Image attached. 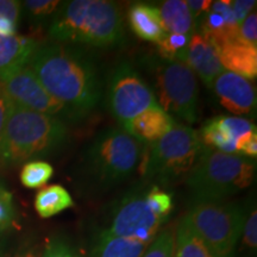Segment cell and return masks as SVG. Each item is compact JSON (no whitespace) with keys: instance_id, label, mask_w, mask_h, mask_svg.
<instances>
[{"instance_id":"obj_1","label":"cell","mask_w":257,"mask_h":257,"mask_svg":"<svg viewBox=\"0 0 257 257\" xmlns=\"http://www.w3.org/2000/svg\"><path fill=\"white\" fill-rule=\"evenodd\" d=\"M28 66L46 91L81 118L95 107L101 96L100 81L91 57L68 44L38 47Z\"/></svg>"},{"instance_id":"obj_2","label":"cell","mask_w":257,"mask_h":257,"mask_svg":"<svg viewBox=\"0 0 257 257\" xmlns=\"http://www.w3.org/2000/svg\"><path fill=\"white\" fill-rule=\"evenodd\" d=\"M49 28L61 43L107 48L124 40L123 19L118 6L106 0H73L61 5Z\"/></svg>"},{"instance_id":"obj_3","label":"cell","mask_w":257,"mask_h":257,"mask_svg":"<svg viewBox=\"0 0 257 257\" xmlns=\"http://www.w3.org/2000/svg\"><path fill=\"white\" fill-rule=\"evenodd\" d=\"M67 135L66 124L59 118L12 104L0 138V167L49 155L63 146Z\"/></svg>"},{"instance_id":"obj_4","label":"cell","mask_w":257,"mask_h":257,"mask_svg":"<svg viewBox=\"0 0 257 257\" xmlns=\"http://www.w3.org/2000/svg\"><path fill=\"white\" fill-rule=\"evenodd\" d=\"M255 172L252 160L204 147L187 175V185L195 201H223L249 187Z\"/></svg>"},{"instance_id":"obj_5","label":"cell","mask_w":257,"mask_h":257,"mask_svg":"<svg viewBox=\"0 0 257 257\" xmlns=\"http://www.w3.org/2000/svg\"><path fill=\"white\" fill-rule=\"evenodd\" d=\"M204 149L199 133L175 124L165 136L143 148L140 172L148 181L170 185L187 176Z\"/></svg>"},{"instance_id":"obj_6","label":"cell","mask_w":257,"mask_h":257,"mask_svg":"<svg viewBox=\"0 0 257 257\" xmlns=\"http://www.w3.org/2000/svg\"><path fill=\"white\" fill-rule=\"evenodd\" d=\"M144 146L123 128L102 131L86 150L83 167L91 184L108 188L128 179L141 161Z\"/></svg>"},{"instance_id":"obj_7","label":"cell","mask_w":257,"mask_h":257,"mask_svg":"<svg viewBox=\"0 0 257 257\" xmlns=\"http://www.w3.org/2000/svg\"><path fill=\"white\" fill-rule=\"evenodd\" d=\"M245 216V210L233 202L195 201L185 217L218 257H233Z\"/></svg>"},{"instance_id":"obj_8","label":"cell","mask_w":257,"mask_h":257,"mask_svg":"<svg viewBox=\"0 0 257 257\" xmlns=\"http://www.w3.org/2000/svg\"><path fill=\"white\" fill-rule=\"evenodd\" d=\"M160 107L189 124L198 120L199 88L197 76L185 62L165 60L155 72Z\"/></svg>"},{"instance_id":"obj_9","label":"cell","mask_w":257,"mask_h":257,"mask_svg":"<svg viewBox=\"0 0 257 257\" xmlns=\"http://www.w3.org/2000/svg\"><path fill=\"white\" fill-rule=\"evenodd\" d=\"M154 105L156 96L146 81L130 64H118L107 86V106L115 119L123 125Z\"/></svg>"},{"instance_id":"obj_10","label":"cell","mask_w":257,"mask_h":257,"mask_svg":"<svg viewBox=\"0 0 257 257\" xmlns=\"http://www.w3.org/2000/svg\"><path fill=\"white\" fill-rule=\"evenodd\" d=\"M0 86L16 106L37 113L56 117L59 119H76L72 111L46 91L28 64L2 74Z\"/></svg>"},{"instance_id":"obj_11","label":"cell","mask_w":257,"mask_h":257,"mask_svg":"<svg viewBox=\"0 0 257 257\" xmlns=\"http://www.w3.org/2000/svg\"><path fill=\"white\" fill-rule=\"evenodd\" d=\"M146 192L137 189L121 198L112 211L106 232L124 238L150 243L160 232L165 219L156 216L146 200Z\"/></svg>"},{"instance_id":"obj_12","label":"cell","mask_w":257,"mask_h":257,"mask_svg":"<svg viewBox=\"0 0 257 257\" xmlns=\"http://www.w3.org/2000/svg\"><path fill=\"white\" fill-rule=\"evenodd\" d=\"M180 61L187 64L208 88H212L217 76L225 72L217 44L206 35L197 31L189 38L188 46Z\"/></svg>"},{"instance_id":"obj_13","label":"cell","mask_w":257,"mask_h":257,"mask_svg":"<svg viewBox=\"0 0 257 257\" xmlns=\"http://www.w3.org/2000/svg\"><path fill=\"white\" fill-rule=\"evenodd\" d=\"M212 88L220 105L233 114H248L255 108L256 91L252 82L232 72L218 75Z\"/></svg>"},{"instance_id":"obj_14","label":"cell","mask_w":257,"mask_h":257,"mask_svg":"<svg viewBox=\"0 0 257 257\" xmlns=\"http://www.w3.org/2000/svg\"><path fill=\"white\" fill-rule=\"evenodd\" d=\"M175 124L172 115L159 105H154L121 126L130 136L143 144L159 141Z\"/></svg>"},{"instance_id":"obj_15","label":"cell","mask_w":257,"mask_h":257,"mask_svg":"<svg viewBox=\"0 0 257 257\" xmlns=\"http://www.w3.org/2000/svg\"><path fill=\"white\" fill-rule=\"evenodd\" d=\"M221 66L229 72L252 80L257 75V48L240 43L229 42L219 48Z\"/></svg>"},{"instance_id":"obj_16","label":"cell","mask_w":257,"mask_h":257,"mask_svg":"<svg viewBox=\"0 0 257 257\" xmlns=\"http://www.w3.org/2000/svg\"><path fill=\"white\" fill-rule=\"evenodd\" d=\"M127 18L131 30L138 37L154 43H159L165 37L166 31L157 6L136 3L128 9Z\"/></svg>"},{"instance_id":"obj_17","label":"cell","mask_w":257,"mask_h":257,"mask_svg":"<svg viewBox=\"0 0 257 257\" xmlns=\"http://www.w3.org/2000/svg\"><path fill=\"white\" fill-rule=\"evenodd\" d=\"M37 48L38 43L31 37L0 36V75L27 66Z\"/></svg>"},{"instance_id":"obj_18","label":"cell","mask_w":257,"mask_h":257,"mask_svg":"<svg viewBox=\"0 0 257 257\" xmlns=\"http://www.w3.org/2000/svg\"><path fill=\"white\" fill-rule=\"evenodd\" d=\"M149 244L114 236L101 230L92 245L91 257H142Z\"/></svg>"},{"instance_id":"obj_19","label":"cell","mask_w":257,"mask_h":257,"mask_svg":"<svg viewBox=\"0 0 257 257\" xmlns=\"http://www.w3.org/2000/svg\"><path fill=\"white\" fill-rule=\"evenodd\" d=\"M159 11L166 34L186 35L191 37L195 32L197 24L192 17L187 2L167 0L161 4Z\"/></svg>"},{"instance_id":"obj_20","label":"cell","mask_w":257,"mask_h":257,"mask_svg":"<svg viewBox=\"0 0 257 257\" xmlns=\"http://www.w3.org/2000/svg\"><path fill=\"white\" fill-rule=\"evenodd\" d=\"M173 257H218L192 229L187 218L180 221L174 233Z\"/></svg>"},{"instance_id":"obj_21","label":"cell","mask_w":257,"mask_h":257,"mask_svg":"<svg viewBox=\"0 0 257 257\" xmlns=\"http://www.w3.org/2000/svg\"><path fill=\"white\" fill-rule=\"evenodd\" d=\"M72 195L60 185L42 188L35 198V208L41 218H50L73 206Z\"/></svg>"},{"instance_id":"obj_22","label":"cell","mask_w":257,"mask_h":257,"mask_svg":"<svg viewBox=\"0 0 257 257\" xmlns=\"http://www.w3.org/2000/svg\"><path fill=\"white\" fill-rule=\"evenodd\" d=\"M54 168L44 161H30L21 170V182L27 188H40L53 178Z\"/></svg>"},{"instance_id":"obj_23","label":"cell","mask_w":257,"mask_h":257,"mask_svg":"<svg viewBox=\"0 0 257 257\" xmlns=\"http://www.w3.org/2000/svg\"><path fill=\"white\" fill-rule=\"evenodd\" d=\"M22 4L16 0H0V36H14L21 16Z\"/></svg>"},{"instance_id":"obj_24","label":"cell","mask_w":257,"mask_h":257,"mask_svg":"<svg viewBox=\"0 0 257 257\" xmlns=\"http://www.w3.org/2000/svg\"><path fill=\"white\" fill-rule=\"evenodd\" d=\"M189 36L186 35L166 34L157 44L159 54L165 60H181L182 54L188 46Z\"/></svg>"},{"instance_id":"obj_25","label":"cell","mask_w":257,"mask_h":257,"mask_svg":"<svg viewBox=\"0 0 257 257\" xmlns=\"http://www.w3.org/2000/svg\"><path fill=\"white\" fill-rule=\"evenodd\" d=\"M146 200L156 216L167 219L173 208V198L169 193L161 189L159 186H153L146 192Z\"/></svg>"},{"instance_id":"obj_26","label":"cell","mask_w":257,"mask_h":257,"mask_svg":"<svg viewBox=\"0 0 257 257\" xmlns=\"http://www.w3.org/2000/svg\"><path fill=\"white\" fill-rule=\"evenodd\" d=\"M174 249V232L167 227L160 231L150 242L142 257H173Z\"/></svg>"},{"instance_id":"obj_27","label":"cell","mask_w":257,"mask_h":257,"mask_svg":"<svg viewBox=\"0 0 257 257\" xmlns=\"http://www.w3.org/2000/svg\"><path fill=\"white\" fill-rule=\"evenodd\" d=\"M16 224V208L12 193L0 185V238Z\"/></svg>"},{"instance_id":"obj_28","label":"cell","mask_w":257,"mask_h":257,"mask_svg":"<svg viewBox=\"0 0 257 257\" xmlns=\"http://www.w3.org/2000/svg\"><path fill=\"white\" fill-rule=\"evenodd\" d=\"M218 126L223 128L229 136L232 138L234 142L243 136V135L250 133V131L256 130L255 125L248 119H244L240 117H225V115H219L214 118Z\"/></svg>"},{"instance_id":"obj_29","label":"cell","mask_w":257,"mask_h":257,"mask_svg":"<svg viewBox=\"0 0 257 257\" xmlns=\"http://www.w3.org/2000/svg\"><path fill=\"white\" fill-rule=\"evenodd\" d=\"M23 6L31 18L42 21L55 14L61 6V2L59 0H27L23 3Z\"/></svg>"},{"instance_id":"obj_30","label":"cell","mask_w":257,"mask_h":257,"mask_svg":"<svg viewBox=\"0 0 257 257\" xmlns=\"http://www.w3.org/2000/svg\"><path fill=\"white\" fill-rule=\"evenodd\" d=\"M242 234L243 245L250 251H255L257 246V212L255 205L250 207L246 213Z\"/></svg>"},{"instance_id":"obj_31","label":"cell","mask_w":257,"mask_h":257,"mask_svg":"<svg viewBox=\"0 0 257 257\" xmlns=\"http://www.w3.org/2000/svg\"><path fill=\"white\" fill-rule=\"evenodd\" d=\"M42 257H80L74 246L62 237L53 238L47 244Z\"/></svg>"},{"instance_id":"obj_32","label":"cell","mask_w":257,"mask_h":257,"mask_svg":"<svg viewBox=\"0 0 257 257\" xmlns=\"http://www.w3.org/2000/svg\"><path fill=\"white\" fill-rule=\"evenodd\" d=\"M238 42L248 46H257V15L256 12L246 16L238 28Z\"/></svg>"},{"instance_id":"obj_33","label":"cell","mask_w":257,"mask_h":257,"mask_svg":"<svg viewBox=\"0 0 257 257\" xmlns=\"http://www.w3.org/2000/svg\"><path fill=\"white\" fill-rule=\"evenodd\" d=\"M236 155L246 157V159H255L257 155V135L256 130L243 135L236 142Z\"/></svg>"},{"instance_id":"obj_34","label":"cell","mask_w":257,"mask_h":257,"mask_svg":"<svg viewBox=\"0 0 257 257\" xmlns=\"http://www.w3.org/2000/svg\"><path fill=\"white\" fill-rule=\"evenodd\" d=\"M212 4H213V2H211V0H189L187 2L188 9L195 24L200 23L201 19L211 11Z\"/></svg>"},{"instance_id":"obj_35","label":"cell","mask_w":257,"mask_h":257,"mask_svg":"<svg viewBox=\"0 0 257 257\" xmlns=\"http://www.w3.org/2000/svg\"><path fill=\"white\" fill-rule=\"evenodd\" d=\"M256 2H251V0H234L232 2V11L234 17H236L237 23L240 24L246 16L251 14L252 9L255 8Z\"/></svg>"},{"instance_id":"obj_36","label":"cell","mask_w":257,"mask_h":257,"mask_svg":"<svg viewBox=\"0 0 257 257\" xmlns=\"http://www.w3.org/2000/svg\"><path fill=\"white\" fill-rule=\"evenodd\" d=\"M11 107H12L11 100L8 98V95L5 94L4 89H3L2 86H0V138H2L6 119H8V115L10 113Z\"/></svg>"},{"instance_id":"obj_37","label":"cell","mask_w":257,"mask_h":257,"mask_svg":"<svg viewBox=\"0 0 257 257\" xmlns=\"http://www.w3.org/2000/svg\"><path fill=\"white\" fill-rule=\"evenodd\" d=\"M6 257H36V252H35L34 249H24L14 253V255L6 256Z\"/></svg>"}]
</instances>
